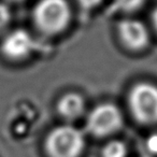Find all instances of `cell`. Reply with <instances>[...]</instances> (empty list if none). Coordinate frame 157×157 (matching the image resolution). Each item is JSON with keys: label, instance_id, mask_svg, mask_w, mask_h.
Here are the masks:
<instances>
[{"label": "cell", "instance_id": "6da1fadb", "mask_svg": "<svg viewBox=\"0 0 157 157\" xmlns=\"http://www.w3.org/2000/svg\"><path fill=\"white\" fill-rule=\"evenodd\" d=\"M71 10L66 0H40L33 10L37 27L46 35H56L66 29Z\"/></svg>", "mask_w": 157, "mask_h": 157}, {"label": "cell", "instance_id": "7a4b0ae2", "mask_svg": "<svg viewBox=\"0 0 157 157\" xmlns=\"http://www.w3.org/2000/svg\"><path fill=\"white\" fill-rule=\"evenodd\" d=\"M85 146L81 130L73 126H59L46 138V152L51 157H78Z\"/></svg>", "mask_w": 157, "mask_h": 157}, {"label": "cell", "instance_id": "3957f363", "mask_svg": "<svg viewBox=\"0 0 157 157\" xmlns=\"http://www.w3.org/2000/svg\"><path fill=\"white\" fill-rule=\"evenodd\" d=\"M129 109L142 124L157 123V87L142 82L131 88L128 97Z\"/></svg>", "mask_w": 157, "mask_h": 157}, {"label": "cell", "instance_id": "277c9868", "mask_svg": "<svg viewBox=\"0 0 157 157\" xmlns=\"http://www.w3.org/2000/svg\"><path fill=\"white\" fill-rule=\"evenodd\" d=\"M123 115L115 105L103 103L96 107L87 117V130L96 137H107L122 127Z\"/></svg>", "mask_w": 157, "mask_h": 157}, {"label": "cell", "instance_id": "5b68a950", "mask_svg": "<svg viewBox=\"0 0 157 157\" xmlns=\"http://www.w3.org/2000/svg\"><path fill=\"white\" fill-rule=\"evenodd\" d=\"M33 46L35 42L28 31L15 29L3 38L1 51L10 59H23L33 52Z\"/></svg>", "mask_w": 157, "mask_h": 157}, {"label": "cell", "instance_id": "8992f818", "mask_svg": "<svg viewBox=\"0 0 157 157\" xmlns=\"http://www.w3.org/2000/svg\"><path fill=\"white\" fill-rule=\"evenodd\" d=\"M121 40L131 50H141L148 42V33L141 22L136 20H125L118 25Z\"/></svg>", "mask_w": 157, "mask_h": 157}, {"label": "cell", "instance_id": "52a82bcc", "mask_svg": "<svg viewBox=\"0 0 157 157\" xmlns=\"http://www.w3.org/2000/svg\"><path fill=\"white\" fill-rule=\"evenodd\" d=\"M57 109L63 118L68 121H73L83 114L85 110V102L80 95L71 93V94L65 95L59 100Z\"/></svg>", "mask_w": 157, "mask_h": 157}, {"label": "cell", "instance_id": "ba28073f", "mask_svg": "<svg viewBox=\"0 0 157 157\" xmlns=\"http://www.w3.org/2000/svg\"><path fill=\"white\" fill-rule=\"evenodd\" d=\"M127 147L121 141H111L103 147L102 157H126Z\"/></svg>", "mask_w": 157, "mask_h": 157}, {"label": "cell", "instance_id": "9c48e42d", "mask_svg": "<svg viewBox=\"0 0 157 157\" xmlns=\"http://www.w3.org/2000/svg\"><path fill=\"white\" fill-rule=\"evenodd\" d=\"M145 0H115V7L121 11L132 12L143 6Z\"/></svg>", "mask_w": 157, "mask_h": 157}, {"label": "cell", "instance_id": "30bf717a", "mask_svg": "<svg viewBox=\"0 0 157 157\" xmlns=\"http://www.w3.org/2000/svg\"><path fill=\"white\" fill-rule=\"evenodd\" d=\"M11 20V13L8 7L3 3H0V33H2L9 25Z\"/></svg>", "mask_w": 157, "mask_h": 157}, {"label": "cell", "instance_id": "8fae6325", "mask_svg": "<svg viewBox=\"0 0 157 157\" xmlns=\"http://www.w3.org/2000/svg\"><path fill=\"white\" fill-rule=\"evenodd\" d=\"M146 147L152 154L157 155V133L151 136L146 141Z\"/></svg>", "mask_w": 157, "mask_h": 157}, {"label": "cell", "instance_id": "7c38bea8", "mask_svg": "<svg viewBox=\"0 0 157 157\" xmlns=\"http://www.w3.org/2000/svg\"><path fill=\"white\" fill-rule=\"evenodd\" d=\"M78 2V5L81 6L83 9L85 10H90L93 8L97 7L102 0H76Z\"/></svg>", "mask_w": 157, "mask_h": 157}, {"label": "cell", "instance_id": "4fadbf2b", "mask_svg": "<svg viewBox=\"0 0 157 157\" xmlns=\"http://www.w3.org/2000/svg\"><path fill=\"white\" fill-rule=\"evenodd\" d=\"M152 21H153V24H154L155 28H156V30H157V8L154 10V12H153V14H152Z\"/></svg>", "mask_w": 157, "mask_h": 157}, {"label": "cell", "instance_id": "5bb4252c", "mask_svg": "<svg viewBox=\"0 0 157 157\" xmlns=\"http://www.w3.org/2000/svg\"><path fill=\"white\" fill-rule=\"evenodd\" d=\"M10 1H14V2H18V1H22V0H10Z\"/></svg>", "mask_w": 157, "mask_h": 157}]
</instances>
